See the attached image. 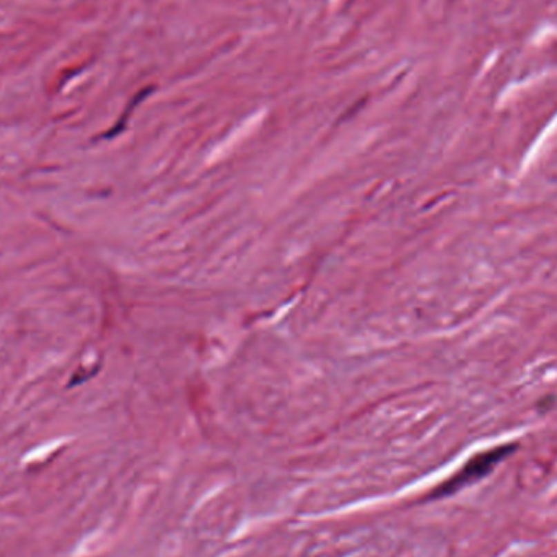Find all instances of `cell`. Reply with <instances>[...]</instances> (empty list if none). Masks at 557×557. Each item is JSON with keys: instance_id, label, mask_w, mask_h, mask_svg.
<instances>
[{"instance_id": "cell-1", "label": "cell", "mask_w": 557, "mask_h": 557, "mask_svg": "<svg viewBox=\"0 0 557 557\" xmlns=\"http://www.w3.org/2000/svg\"><path fill=\"white\" fill-rule=\"evenodd\" d=\"M518 450L517 443H504V445L489 448V450L478 453L461 468L455 476L447 479L442 486H438L432 492V499H443V497L455 496L456 492L463 491L468 486H473L481 479L487 478L505 458L514 455Z\"/></svg>"}]
</instances>
